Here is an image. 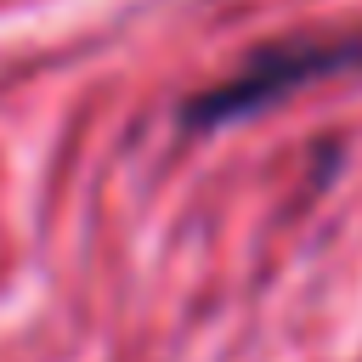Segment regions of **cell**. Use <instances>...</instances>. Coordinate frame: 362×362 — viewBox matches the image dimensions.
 I'll use <instances>...</instances> for the list:
<instances>
[{
  "label": "cell",
  "mask_w": 362,
  "mask_h": 362,
  "mask_svg": "<svg viewBox=\"0 0 362 362\" xmlns=\"http://www.w3.org/2000/svg\"><path fill=\"white\" fill-rule=\"evenodd\" d=\"M362 68V34H322V40H272L260 51H249L221 85L198 90L181 102L175 124L192 130V136H209V130H226V124H243L255 113H266L272 102L317 85V79H334V74H351Z\"/></svg>",
  "instance_id": "cell-1"
}]
</instances>
